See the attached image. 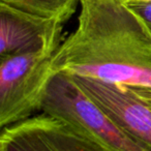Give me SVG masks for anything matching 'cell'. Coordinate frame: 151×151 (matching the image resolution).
<instances>
[{
    "label": "cell",
    "instance_id": "obj_2",
    "mask_svg": "<svg viewBox=\"0 0 151 151\" xmlns=\"http://www.w3.org/2000/svg\"><path fill=\"white\" fill-rule=\"evenodd\" d=\"M42 112L66 122L108 151H151L91 101L68 73L52 76Z\"/></svg>",
    "mask_w": 151,
    "mask_h": 151
},
{
    "label": "cell",
    "instance_id": "obj_4",
    "mask_svg": "<svg viewBox=\"0 0 151 151\" xmlns=\"http://www.w3.org/2000/svg\"><path fill=\"white\" fill-rule=\"evenodd\" d=\"M0 151H108L66 122L42 113L2 128Z\"/></svg>",
    "mask_w": 151,
    "mask_h": 151
},
{
    "label": "cell",
    "instance_id": "obj_7",
    "mask_svg": "<svg viewBox=\"0 0 151 151\" xmlns=\"http://www.w3.org/2000/svg\"><path fill=\"white\" fill-rule=\"evenodd\" d=\"M31 15L48 19H61L67 22L80 5V0H0Z\"/></svg>",
    "mask_w": 151,
    "mask_h": 151
},
{
    "label": "cell",
    "instance_id": "obj_3",
    "mask_svg": "<svg viewBox=\"0 0 151 151\" xmlns=\"http://www.w3.org/2000/svg\"><path fill=\"white\" fill-rule=\"evenodd\" d=\"M62 36L34 51L0 58V127L35 116L42 111L54 71L52 62Z\"/></svg>",
    "mask_w": 151,
    "mask_h": 151
},
{
    "label": "cell",
    "instance_id": "obj_6",
    "mask_svg": "<svg viewBox=\"0 0 151 151\" xmlns=\"http://www.w3.org/2000/svg\"><path fill=\"white\" fill-rule=\"evenodd\" d=\"M65 21L31 15L0 2V58L34 51L62 36Z\"/></svg>",
    "mask_w": 151,
    "mask_h": 151
},
{
    "label": "cell",
    "instance_id": "obj_5",
    "mask_svg": "<svg viewBox=\"0 0 151 151\" xmlns=\"http://www.w3.org/2000/svg\"><path fill=\"white\" fill-rule=\"evenodd\" d=\"M71 78L116 123L151 148V99L125 87L83 77Z\"/></svg>",
    "mask_w": 151,
    "mask_h": 151
},
{
    "label": "cell",
    "instance_id": "obj_8",
    "mask_svg": "<svg viewBox=\"0 0 151 151\" xmlns=\"http://www.w3.org/2000/svg\"><path fill=\"white\" fill-rule=\"evenodd\" d=\"M125 4L142 20L151 35V1H129Z\"/></svg>",
    "mask_w": 151,
    "mask_h": 151
},
{
    "label": "cell",
    "instance_id": "obj_1",
    "mask_svg": "<svg viewBox=\"0 0 151 151\" xmlns=\"http://www.w3.org/2000/svg\"><path fill=\"white\" fill-rule=\"evenodd\" d=\"M52 69L151 99V35L122 0H80L77 27L62 40Z\"/></svg>",
    "mask_w": 151,
    "mask_h": 151
},
{
    "label": "cell",
    "instance_id": "obj_9",
    "mask_svg": "<svg viewBox=\"0 0 151 151\" xmlns=\"http://www.w3.org/2000/svg\"><path fill=\"white\" fill-rule=\"evenodd\" d=\"M124 3L129 2V1H151V0H122Z\"/></svg>",
    "mask_w": 151,
    "mask_h": 151
}]
</instances>
